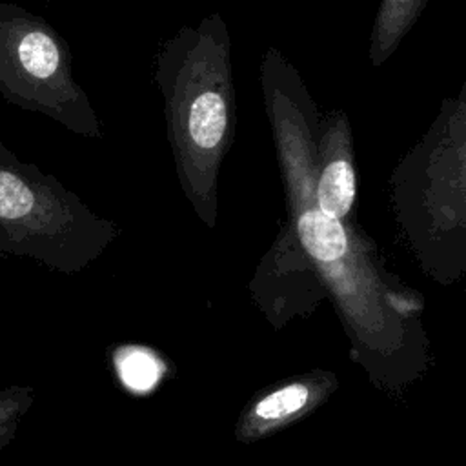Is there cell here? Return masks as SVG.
Wrapping results in <instances>:
<instances>
[{
    "instance_id": "obj_1",
    "label": "cell",
    "mask_w": 466,
    "mask_h": 466,
    "mask_svg": "<svg viewBox=\"0 0 466 466\" xmlns=\"http://www.w3.org/2000/svg\"><path fill=\"white\" fill-rule=\"evenodd\" d=\"M226 29L206 20L180 35L158 66L178 175L195 209L215 224L217 173L231 142L233 84Z\"/></svg>"
},
{
    "instance_id": "obj_2",
    "label": "cell",
    "mask_w": 466,
    "mask_h": 466,
    "mask_svg": "<svg viewBox=\"0 0 466 466\" xmlns=\"http://www.w3.org/2000/svg\"><path fill=\"white\" fill-rule=\"evenodd\" d=\"M116 233L78 195L0 142V253L76 269Z\"/></svg>"
},
{
    "instance_id": "obj_3",
    "label": "cell",
    "mask_w": 466,
    "mask_h": 466,
    "mask_svg": "<svg viewBox=\"0 0 466 466\" xmlns=\"http://www.w3.org/2000/svg\"><path fill=\"white\" fill-rule=\"evenodd\" d=\"M0 95L76 135H102L96 113L73 76L66 40L46 18L13 2H0Z\"/></svg>"
},
{
    "instance_id": "obj_4",
    "label": "cell",
    "mask_w": 466,
    "mask_h": 466,
    "mask_svg": "<svg viewBox=\"0 0 466 466\" xmlns=\"http://www.w3.org/2000/svg\"><path fill=\"white\" fill-rule=\"evenodd\" d=\"M315 153V206L331 218L346 220L351 213L357 187L351 158V131L342 113L329 115V120L317 124Z\"/></svg>"
},
{
    "instance_id": "obj_5",
    "label": "cell",
    "mask_w": 466,
    "mask_h": 466,
    "mask_svg": "<svg viewBox=\"0 0 466 466\" xmlns=\"http://www.w3.org/2000/svg\"><path fill=\"white\" fill-rule=\"evenodd\" d=\"M424 0H382L375 27L371 33L370 56L375 66L382 64L391 51H395L399 40L413 24L420 13Z\"/></svg>"
},
{
    "instance_id": "obj_6",
    "label": "cell",
    "mask_w": 466,
    "mask_h": 466,
    "mask_svg": "<svg viewBox=\"0 0 466 466\" xmlns=\"http://www.w3.org/2000/svg\"><path fill=\"white\" fill-rule=\"evenodd\" d=\"M116 368L122 382L133 391H147L160 379V362L146 350L131 348L120 351L116 357Z\"/></svg>"
},
{
    "instance_id": "obj_7",
    "label": "cell",
    "mask_w": 466,
    "mask_h": 466,
    "mask_svg": "<svg viewBox=\"0 0 466 466\" xmlns=\"http://www.w3.org/2000/svg\"><path fill=\"white\" fill-rule=\"evenodd\" d=\"M33 402V390L25 386H0V453L15 433Z\"/></svg>"
},
{
    "instance_id": "obj_8",
    "label": "cell",
    "mask_w": 466,
    "mask_h": 466,
    "mask_svg": "<svg viewBox=\"0 0 466 466\" xmlns=\"http://www.w3.org/2000/svg\"><path fill=\"white\" fill-rule=\"evenodd\" d=\"M308 400V388L302 384H291L264 397L257 404V413L262 419H280L300 410Z\"/></svg>"
}]
</instances>
